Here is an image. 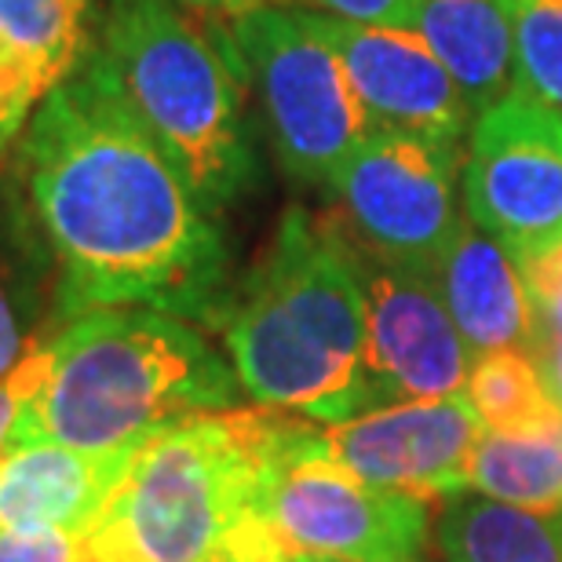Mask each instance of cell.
<instances>
[{
  "instance_id": "4fadbf2b",
  "label": "cell",
  "mask_w": 562,
  "mask_h": 562,
  "mask_svg": "<svg viewBox=\"0 0 562 562\" xmlns=\"http://www.w3.org/2000/svg\"><path fill=\"white\" fill-rule=\"evenodd\" d=\"M435 281L471 358L493 351H541L544 322L522 278L519 256L471 223L468 212L435 267Z\"/></svg>"
},
{
  "instance_id": "e0dca14e",
  "label": "cell",
  "mask_w": 562,
  "mask_h": 562,
  "mask_svg": "<svg viewBox=\"0 0 562 562\" xmlns=\"http://www.w3.org/2000/svg\"><path fill=\"white\" fill-rule=\"evenodd\" d=\"M413 26L475 114L512 92V0H424Z\"/></svg>"
},
{
  "instance_id": "ac0fdd59",
  "label": "cell",
  "mask_w": 562,
  "mask_h": 562,
  "mask_svg": "<svg viewBox=\"0 0 562 562\" xmlns=\"http://www.w3.org/2000/svg\"><path fill=\"white\" fill-rule=\"evenodd\" d=\"M431 537L442 562H562V512H530L460 490L438 497Z\"/></svg>"
},
{
  "instance_id": "83f0119b",
  "label": "cell",
  "mask_w": 562,
  "mask_h": 562,
  "mask_svg": "<svg viewBox=\"0 0 562 562\" xmlns=\"http://www.w3.org/2000/svg\"><path fill=\"white\" fill-rule=\"evenodd\" d=\"M22 128H26V121H15V117H4V114H0V157H4V154L11 150V146L19 143Z\"/></svg>"
},
{
  "instance_id": "5b68a950",
  "label": "cell",
  "mask_w": 562,
  "mask_h": 562,
  "mask_svg": "<svg viewBox=\"0 0 562 562\" xmlns=\"http://www.w3.org/2000/svg\"><path fill=\"white\" fill-rule=\"evenodd\" d=\"M95 52L209 216L260 183L245 110L249 74L231 30H201L176 0H106Z\"/></svg>"
},
{
  "instance_id": "6da1fadb",
  "label": "cell",
  "mask_w": 562,
  "mask_h": 562,
  "mask_svg": "<svg viewBox=\"0 0 562 562\" xmlns=\"http://www.w3.org/2000/svg\"><path fill=\"white\" fill-rule=\"evenodd\" d=\"M11 157L59 260L63 325L103 307L223 322L234 292L220 223L132 117L95 48L41 99Z\"/></svg>"
},
{
  "instance_id": "9a60e30c",
  "label": "cell",
  "mask_w": 562,
  "mask_h": 562,
  "mask_svg": "<svg viewBox=\"0 0 562 562\" xmlns=\"http://www.w3.org/2000/svg\"><path fill=\"white\" fill-rule=\"evenodd\" d=\"M63 274L15 157H0V376L59 333Z\"/></svg>"
},
{
  "instance_id": "d6986e66",
  "label": "cell",
  "mask_w": 562,
  "mask_h": 562,
  "mask_svg": "<svg viewBox=\"0 0 562 562\" xmlns=\"http://www.w3.org/2000/svg\"><path fill=\"white\" fill-rule=\"evenodd\" d=\"M468 490L530 512H562V420L530 435H482Z\"/></svg>"
},
{
  "instance_id": "4316f807",
  "label": "cell",
  "mask_w": 562,
  "mask_h": 562,
  "mask_svg": "<svg viewBox=\"0 0 562 562\" xmlns=\"http://www.w3.org/2000/svg\"><path fill=\"white\" fill-rule=\"evenodd\" d=\"M179 8L194 11V15H216V19H234L245 8L260 4V0H176Z\"/></svg>"
},
{
  "instance_id": "3957f363",
  "label": "cell",
  "mask_w": 562,
  "mask_h": 562,
  "mask_svg": "<svg viewBox=\"0 0 562 562\" xmlns=\"http://www.w3.org/2000/svg\"><path fill=\"white\" fill-rule=\"evenodd\" d=\"M52 373L22 413L15 449L63 442L88 453L136 449L201 413L234 409V366L194 322L154 307L77 314L52 336Z\"/></svg>"
},
{
  "instance_id": "52a82bcc",
  "label": "cell",
  "mask_w": 562,
  "mask_h": 562,
  "mask_svg": "<svg viewBox=\"0 0 562 562\" xmlns=\"http://www.w3.org/2000/svg\"><path fill=\"white\" fill-rule=\"evenodd\" d=\"M227 22L281 168L303 187L329 190L347 157L376 128L340 55L296 8L260 0Z\"/></svg>"
},
{
  "instance_id": "277c9868",
  "label": "cell",
  "mask_w": 562,
  "mask_h": 562,
  "mask_svg": "<svg viewBox=\"0 0 562 562\" xmlns=\"http://www.w3.org/2000/svg\"><path fill=\"white\" fill-rule=\"evenodd\" d=\"M292 424V413L234 406L150 435L81 533L85 562H238Z\"/></svg>"
},
{
  "instance_id": "603a6c76",
  "label": "cell",
  "mask_w": 562,
  "mask_h": 562,
  "mask_svg": "<svg viewBox=\"0 0 562 562\" xmlns=\"http://www.w3.org/2000/svg\"><path fill=\"white\" fill-rule=\"evenodd\" d=\"M522 278L541 311L544 329H562V241L519 256Z\"/></svg>"
},
{
  "instance_id": "ffe728a7",
  "label": "cell",
  "mask_w": 562,
  "mask_h": 562,
  "mask_svg": "<svg viewBox=\"0 0 562 562\" xmlns=\"http://www.w3.org/2000/svg\"><path fill=\"white\" fill-rule=\"evenodd\" d=\"M460 395L490 435H530L562 420L541 362L526 351L479 355Z\"/></svg>"
},
{
  "instance_id": "7a4b0ae2",
  "label": "cell",
  "mask_w": 562,
  "mask_h": 562,
  "mask_svg": "<svg viewBox=\"0 0 562 562\" xmlns=\"http://www.w3.org/2000/svg\"><path fill=\"white\" fill-rule=\"evenodd\" d=\"M231 366L256 406L314 424L373 409L366 387V289L333 216L292 205L220 322Z\"/></svg>"
},
{
  "instance_id": "8fae6325",
  "label": "cell",
  "mask_w": 562,
  "mask_h": 562,
  "mask_svg": "<svg viewBox=\"0 0 562 562\" xmlns=\"http://www.w3.org/2000/svg\"><path fill=\"white\" fill-rule=\"evenodd\" d=\"M351 245L366 289V387L373 409L460 395L475 358L435 274Z\"/></svg>"
},
{
  "instance_id": "484cf974",
  "label": "cell",
  "mask_w": 562,
  "mask_h": 562,
  "mask_svg": "<svg viewBox=\"0 0 562 562\" xmlns=\"http://www.w3.org/2000/svg\"><path fill=\"white\" fill-rule=\"evenodd\" d=\"M537 362H541L548 387H552L555 402L562 406V329H544V340H541V351H537Z\"/></svg>"
},
{
  "instance_id": "d4e9b609",
  "label": "cell",
  "mask_w": 562,
  "mask_h": 562,
  "mask_svg": "<svg viewBox=\"0 0 562 562\" xmlns=\"http://www.w3.org/2000/svg\"><path fill=\"white\" fill-rule=\"evenodd\" d=\"M318 8L322 15L347 22H373V26H413L424 0H300Z\"/></svg>"
},
{
  "instance_id": "30bf717a",
  "label": "cell",
  "mask_w": 562,
  "mask_h": 562,
  "mask_svg": "<svg viewBox=\"0 0 562 562\" xmlns=\"http://www.w3.org/2000/svg\"><path fill=\"white\" fill-rule=\"evenodd\" d=\"M486 427L464 395L395 402L340 424H311L307 453L373 490L438 501L468 490V464Z\"/></svg>"
},
{
  "instance_id": "cb8c5ba5",
  "label": "cell",
  "mask_w": 562,
  "mask_h": 562,
  "mask_svg": "<svg viewBox=\"0 0 562 562\" xmlns=\"http://www.w3.org/2000/svg\"><path fill=\"white\" fill-rule=\"evenodd\" d=\"M0 562H85L81 533L0 530Z\"/></svg>"
},
{
  "instance_id": "7c38bea8",
  "label": "cell",
  "mask_w": 562,
  "mask_h": 562,
  "mask_svg": "<svg viewBox=\"0 0 562 562\" xmlns=\"http://www.w3.org/2000/svg\"><path fill=\"white\" fill-rule=\"evenodd\" d=\"M314 30L340 55L373 125L460 139L471 132L468 95L417 30L373 26L307 11Z\"/></svg>"
},
{
  "instance_id": "5bb4252c",
  "label": "cell",
  "mask_w": 562,
  "mask_h": 562,
  "mask_svg": "<svg viewBox=\"0 0 562 562\" xmlns=\"http://www.w3.org/2000/svg\"><path fill=\"white\" fill-rule=\"evenodd\" d=\"M132 449L88 453L63 442L19 446L0 464V530L85 533L103 512Z\"/></svg>"
},
{
  "instance_id": "8992f818",
  "label": "cell",
  "mask_w": 562,
  "mask_h": 562,
  "mask_svg": "<svg viewBox=\"0 0 562 562\" xmlns=\"http://www.w3.org/2000/svg\"><path fill=\"white\" fill-rule=\"evenodd\" d=\"M311 424L296 417L267 468L238 562H424L431 501L362 486L311 457Z\"/></svg>"
},
{
  "instance_id": "f1b7e54d",
  "label": "cell",
  "mask_w": 562,
  "mask_h": 562,
  "mask_svg": "<svg viewBox=\"0 0 562 562\" xmlns=\"http://www.w3.org/2000/svg\"><path fill=\"white\" fill-rule=\"evenodd\" d=\"M292 562H329V559H292Z\"/></svg>"
},
{
  "instance_id": "ba28073f",
  "label": "cell",
  "mask_w": 562,
  "mask_h": 562,
  "mask_svg": "<svg viewBox=\"0 0 562 562\" xmlns=\"http://www.w3.org/2000/svg\"><path fill=\"white\" fill-rule=\"evenodd\" d=\"M460 176V139L376 125L333 179V220L380 260L435 274L464 223Z\"/></svg>"
},
{
  "instance_id": "9c48e42d",
  "label": "cell",
  "mask_w": 562,
  "mask_h": 562,
  "mask_svg": "<svg viewBox=\"0 0 562 562\" xmlns=\"http://www.w3.org/2000/svg\"><path fill=\"white\" fill-rule=\"evenodd\" d=\"M464 212L515 256L562 241V114L519 88L475 114Z\"/></svg>"
},
{
  "instance_id": "44dd1931",
  "label": "cell",
  "mask_w": 562,
  "mask_h": 562,
  "mask_svg": "<svg viewBox=\"0 0 562 562\" xmlns=\"http://www.w3.org/2000/svg\"><path fill=\"white\" fill-rule=\"evenodd\" d=\"M512 81L562 114V0H512Z\"/></svg>"
},
{
  "instance_id": "2e32d148",
  "label": "cell",
  "mask_w": 562,
  "mask_h": 562,
  "mask_svg": "<svg viewBox=\"0 0 562 562\" xmlns=\"http://www.w3.org/2000/svg\"><path fill=\"white\" fill-rule=\"evenodd\" d=\"M106 0H0V114L30 117L99 41Z\"/></svg>"
},
{
  "instance_id": "7402d4cb",
  "label": "cell",
  "mask_w": 562,
  "mask_h": 562,
  "mask_svg": "<svg viewBox=\"0 0 562 562\" xmlns=\"http://www.w3.org/2000/svg\"><path fill=\"white\" fill-rule=\"evenodd\" d=\"M48 373H52V344H41L8 376H0V464L15 453L19 420L37 402L44 384H48Z\"/></svg>"
}]
</instances>
